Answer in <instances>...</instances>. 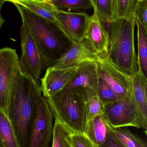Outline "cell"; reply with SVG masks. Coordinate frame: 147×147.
Returning a JSON list of instances; mask_svg holds the SVG:
<instances>
[{"mask_svg":"<svg viewBox=\"0 0 147 147\" xmlns=\"http://www.w3.org/2000/svg\"><path fill=\"white\" fill-rule=\"evenodd\" d=\"M42 93L39 82L22 72L7 111L19 147H30L32 125Z\"/></svg>","mask_w":147,"mask_h":147,"instance_id":"cell-1","label":"cell"},{"mask_svg":"<svg viewBox=\"0 0 147 147\" xmlns=\"http://www.w3.org/2000/svg\"><path fill=\"white\" fill-rule=\"evenodd\" d=\"M105 24L109 36L108 57L115 65L131 77L138 70L134 38L135 18L132 16Z\"/></svg>","mask_w":147,"mask_h":147,"instance_id":"cell-2","label":"cell"},{"mask_svg":"<svg viewBox=\"0 0 147 147\" xmlns=\"http://www.w3.org/2000/svg\"><path fill=\"white\" fill-rule=\"evenodd\" d=\"M13 4L21 16L22 22L30 31L46 67H52L69 46L61 38L59 33H61L50 21L18 4Z\"/></svg>","mask_w":147,"mask_h":147,"instance_id":"cell-3","label":"cell"},{"mask_svg":"<svg viewBox=\"0 0 147 147\" xmlns=\"http://www.w3.org/2000/svg\"><path fill=\"white\" fill-rule=\"evenodd\" d=\"M46 98L55 119L64 124L72 132H85V102L78 94L64 88Z\"/></svg>","mask_w":147,"mask_h":147,"instance_id":"cell-4","label":"cell"},{"mask_svg":"<svg viewBox=\"0 0 147 147\" xmlns=\"http://www.w3.org/2000/svg\"><path fill=\"white\" fill-rule=\"evenodd\" d=\"M16 50L0 49V110L7 116L11 98L22 73Z\"/></svg>","mask_w":147,"mask_h":147,"instance_id":"cell-5","label":"cell"},{"mask_svg":"<svg viewBox=\"0 0 147 147\" xmlns=\"http://www.w3.org/2000/svg\"><path fill=\"white\" fill-rule=\"evenodd\" d=\"M104 116L113 128L131 126L143 129L131 90L119 100L105 105Z\"/></svg>","mask_w":147,"mask_h":147,"instance_id":"cell-6","label":"cell"},{"mask_svg":"<svg viewBox=\"0 0 147 147\" xmlns=\"http://www.w3.org/2000/svg\"><path fill=\"white\" fill-rule=\"evenodd\" d=\"M21 45L22 55L19 61L21 71L39 82L41 74L46 66L30 31L23 22Z\"/></svg>","mask_w":147,"mask_h":147,"instance_id":"cell-7","label":"cell"},{"mask_svg":"<svg viewBox=\"0 0 147 147\" xmlns=\"http://www.w3.org/2000/svg\"><path fill=\"white\" fill-rule=\"evenodd\" d=\"M99 78L97 62H88L77 67L75 74L64 88L78 94L85 102L98 95Z\"/></svg>","mask_w":147,"mask_h":147,"instance_id":"cell-8","label":"cell"},{"mask_svg":"<svg viewBox=\"0 0 147 147\" xmlns=\"http://www.w3.org/2000/svg\"><path fill=\"white\" fill-rule=\"evenodd\" d=\"M53 115L47 98L41 96L32 125L30 147H49L52 139Z\"/></svg>","mask_w":147,"mask_h":147,"instance_id":"cell-9","label":"cell"},{"mask_svg":"<svg viewBox=\"0 0 147 147\" xmlns=\"http://www.w3.org/2000/svg\"><path fill=\"white\" fill-rule=\"evenodd\" d=\"M97 62L99 77L104 80L121 98L131 90V77L111 61L108 55L100 56Z\"/></svg>","mask_w":147,"mask_h":147,"instance_id":"cell-10","label":"cell"},{"mask_svg":"<svg viewBox=\"0 0 147 147\" xmlns=\"http://www.w3.org/2000/svg\"><path fill=\"white\" fill-rule=\"evenodd\" d=\"M55 16L64 37L70 43L84 40V35L89 15L84 12H72L57 8Z\"/></svg>","mask_w":147,"mask_h":147,"instance_id":"cell-11","label":"cell"},{"mask_svg":"<svg viewBox=\"0 0 147 147\" xmlns=\"http://www.w3.org/2000/svg\"><path fill=\"white\" fill-rule=\"evenodd\" d=\"M92 15L88 16L84 35V40L90 48L99 56L108 55L109 36L101 21L95 4Z\"/></svg>","mask_w":147,"mask_h":147,"instance_id":"cell-12","label":"cell"},{"mask_svg":"<svg viewBox=\"0 0 147 147\" xmlns=\"http://www.w3.org/2000/svg\"><path fill=\"white\" fill-rule=\"evenodd\" d=\"M100 56L95 53L86 41L73 42L52 67L67 68L77 67L88 62H98Z\"/></svg>","mask_w":147,"mask_h":147,"instance_id":"cell-13","label":"cell"},{"mask_svg":"<svg viewBox=\"0 0 147 147\" xmlns=\"http://www.w3.org/2000/svg\"><path fill=\"white\" fill-rule=\"evenodd\" d=\"M77 67L47 68L45 75L41 79V90L44 97L48 98L63 89L75 74Z\"/></svg>","mask_w":147,"mask_h":147,"instance_id":"cell-14","label":"cell"},{"mask_svg":"<svg viewBox=\"0 0 147 147\" xmlns=\"http://www.w3.org/2000/svg\"><path fill=\"white\" fill-rule=\"evenodd\" d=\"M131 93L139 112L144 129L147 127V77L140 71L131 77Z\"/></svg>","mask_w":147,"mask_h":147,"instance_id":"cell-15","label":"cell"},{"mask_svg":"<svg viewBox=\"0 0 147 147\" xmlns=\"http://www.w3.org/2000/svg\"><path fill=\"white\" fill-rule=\"evenodd\" d=\"M6 1L17 4L49 20L55 26L58 30L63 35L61 29L55 16V11L57 7L51 1L47 0H5Z\"/></svg>","mask_w":147,"mask_h":147,"instance_id":"cell-16","label":"cell"},{"mask_svg":"<svg viewBox=\"0 0 147 147\" xmlns=\"http://www.w3.org/2000/svg\"><path fill=\"white\" fill-rule=\"evenodd\" d=\"M109 125L104 115L97 116L86 123L85 133L94 147H103Z\"/></svg>","mask_w":147,"mask_h":147,"instance_id":"cell-17","label":"cell"},{"mask_svg":"<svg viewBox=\"0 0 147 147\" xmlns=\"http://www.w3.org/2000/svg\"><path fill=\"white\" fill-rule=\"evenodd\" d=\"M137 27V65L138 71L147 77V30L142 22L135 18Z\"/></svg>","mask_w":147,"mask_h":147,"instance_id":"cell-18","label":"cell"},{"mask_svg":"<svg viewBox=\"0 0 147 147\" xmlns=\"http://www.w3.org/2000/svg\"><path fill=\"white\" fill-rule=\"evenodd\" d=\"M0 147H19L12 125L7 115L1 110Z\"/></svg>","mask_w":147,"mask_h":147,"instance_id":"cell-19","label":"cell"},{"mask_svg":"<svg viewBox=\"0 0 147 147\" xmlns=\"http://www.w3.org/2000/svg\"><path fill=\"white\" fill-rule=\"evenodd\" d=\"M137 1V0H111L113 21L132 17Z\"/></svg>","mask_w":147,"mask_h":147,"instance_id":"cell-20","label":"cell"},{"mask_svg":"<svg viewBox=\"0 0 147 147\" xmlns=\"http://www.w3.org/2000/svg\"><path fill=\"white\" fill-rule=\"evenodd\" d=\"M113 130L123 144L124 147H147L146 141L140 138L138 135L132 133L127 128L124 127L113 128Z\"/></svg>","mask_w":147,"mask_h":147,"instance_id":"cell-21","label":"cell"},{"mask_svg":"<svg viewBox=\"0 0 147 147\" xmlns=\"http://www.w3.org/2000/svg\"><path fill=\"white\" fill-rule=\"evenodd\" d=\"M51 2L58 9L64 11H79L93 8L94 0H52Z\"/></svg>","mask_w":147,"mask_h":147,"instance_id":"cell-22","label":"cell"},{"mask_svg":"<svg viewBox=\"0 0 147 147\" xmlns=\"http://www.w3.org/2000/svg\"><path fill=\"white\" fill-rule=\"evenodd\" d=\"M71 132L66 125L55 119L53 126L52 147H69L66 138Z\"/></svg>","mask_w":147,"mask_h":147,"instance_id":"cell-23","label":"cell"},{"mask_svg":"<svg viewBox=\"0 0 147 147\" xmlns=\"http://www.w3.org/2000/svg\"><path fill=\"white\" fill-rule=\"evenodd\" d=\"M105 106L98 95H94L85 102L86 123L95 117L104 114Z\"/></svg>","mask_w":147,"mask_h":147,"instance_id":"cell-24","label":"cell"},{"mask_svg":"<svg viewBox=\"0 0 147 147\" xmlns=\"http://www.w3.org/2000/svg\"><path fill=\"white\" fill-rule=\"evenodd\" d=\"M98 95L104 106L121 98L102 78L99 79Z\"/></svg>","mask_w":147,"mask_h":147,"instance_id":"cell-25","label":"cell"},{"mask_svg":"<svg viewBox=\"0 0 147 147\" xmlns=\"http://www.w3.org/2000/svg\"><path fill=\"white\" fill-rule=\"evenodd\" d=\"M66 140L69 147H94L85 132H71Z\"/></svg>","mask_w":147,"mask_h":147,"instance_id":"cell-26","label":"cell"},{"mask_svg":"<svg viewBox=\"0 0 147 147\" xmlns=\"http://www.w3.org/2000/svg\"><path fill=\"white\" fill-rule=\"evenodd\" d=\"M100 19L104 24L113 22L111 0H94Z\"/></svg>","mask_w":147,"mask_h":147,"instance_id":"cell-27","label":"cell"},{"mask_svg":"<svg viewBox=\"0 0 147 147\" xmlns=\"http://www.w3.org/2000/svg\"><path fill=\"white\" fill-rule=\"evenodd\" d=\"M132 16L140 20L144 26L147 28V0L137 1Z\"/></svg>","mask_w":147,"mask_h":147,"instance_id":"cell-28","label":"cell"},{"mask_svg":"<svg viewBox=\"0 0 147 147\" xmlns=\"http://www.w3.org/2000/svg\"><path fill=\"white\" fill-rule=\"evenodd\" d=\"M124 147L123 145L109 124L107 135L102 147Z\"/></svg>","mask_w":147,"mask_h":147,"instance_id":"cell-29","label":"cell"},{"mask_svg":"<svg viewBox=\"0 0 147 147\" xmlns=\"http://www.w3.org/2000/svg\"><path fill=\"white\" fill-rule=\"evenodd\" d=\"M6 2L5 0H0V28H1L3 24L5 22V20L3 18V17L1 16V8H2V6L4 5L5 2Z\"/></svg>","mask_w":147,"mask_h":147,"instance_id":"cell-30","label":"cell"},{"mask_svg":"<svg viewBox=\"0 0 147 147\" xmlns=\"http://www.w3.org/2000/svg\"><path fill=\"white\" fill-rule=\"evenodd\" d=\"M47 1H51L52 0H47Z\"/></svg>","mask_w":147,"mask_h":147,"instance_id":"cell-31","label":"cell"},{"mask_svg":"<svg viewBox=\"0 0 147 147\" xmlns=\"http://www.w3.org/2000/svg\"><path fill=\"white\" fill-rule=\"evenodd\" d=\"M142 1V0H137V1Z\"/></svg>","mask_w":147,"mask_h":147,"instance_id":"cell-32","label":"cell"}]
</instances>
